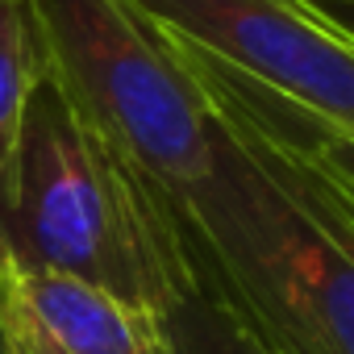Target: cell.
<instances>
[{
  "label": "cell",
  "mask_w": 354,
  "mask_h": 354,
  "mask_svg": "<svg viewBox=\"0 0 354 354\" xmlns=\"http://www.w3.org/2000/svg\"><path fill=\"white\" fill-rule=\"evenodd\" d=\"M184 225L283 354H354V180L209 113V171Z\"/></svg>",
  "instance_id": "6da1fadb"
},
{
  "label": "cell",
  "mask_w": 354,
  "mask_h": 354,
  "mask_svg": "<svg viewBox=\"0 0 354 354\" xmlns=\"http://www.w3.org/2000/svg\"><path fill=\"white\" fill-rule=\"evenodd\" d=\"M184 254L180 205L42 80L0 171V271H63L154 317Z\"/></svg>",
  "instance_id": "7a4b0ae2"
},
{
  "label": "cell",
  "mask_w": 354,
  "mask_h": 354,
  "mask_svg": "<svg viewBox=\"0 0 354 354\" xmlns=\"http://www.w3.org/2000/svg\"><path fill=\"white\" fill-rule=\"evenodd\" d=\"M42 80L180 205L209 171V109L167 34L129 0H30Z\"/></svg>",
  "instance_id": "3957f363"
},
{
  "label": "cell",
  "mask_w": 354,
  "mask_h": 354,
  "mask_svg": "<svg viewBox=\"0 0 354 354\" xmlns=\"http://www.w3.org/2000/svg\"><path fill=\"white\" fill-rule=\"evenodd\" d=\"M175 46L354 129V34L329 0H129Z\"/></svg>",
  "instance_id": "277c9868"
},
{
  "label": "cell",
  "mask_w": 354,
  "mask_h": 354,
  "mask_svg": "<svg viewBox=\"0 0 354 354\" xmlns=\"http://www.w3.org/2000/svg\"><path fill=\"white\" fill-rule=\"evenodd\" d=\"M9 354H167L150 313L63 271H0Z\"/></svg>",
  "instance_id": "5b68a950"
},
{
  "label": "cell",
  "mask_w": 354,
  "mask_h": 354,
  "mask_svg": "<svg viewBox=\"0 0 354 354\" xmlns=\"http://www.w3.org/2000/svg\"><path fill=\"white\" fill-rule=\"evenodd\" d=\"M184 246H188L184 271L171 283L162 308L154 313L162 350L167 354H283L221 288V279L196 250L188 225H184Z\"/></svg>",
  "instance_id": "8992f818"
},
{
  "label": "cell",
  "mask_w": 354,
  "mask_h": 354,
  "mask_svg": "<svg viewBox=\"0 0 354 354\" xmlns=\"http://www.w3.org/2000/svg\"><path fill=\"white\" fill-rule=\"evenodd\" d=\"M38 84H42V50L30 17V0H0V171L13 158Z\"/></svg>",
  "instance_id": "52a82bcc"
},
{
  "label": "cell",
  "mask_w": 354,
  "mask_h": 354,
  "mask_svg": "<svg viewBox=\"0 0 354 354\" xmlns=\"http://www.w3.org/2000/svg\"><path fill=\"white\" fill-rule=\"evenodd\" d=\"M0 354H9V346H5V329H0Z\"/></svg>",
  "instance_id": "ba28073f"
}]
</instances>
